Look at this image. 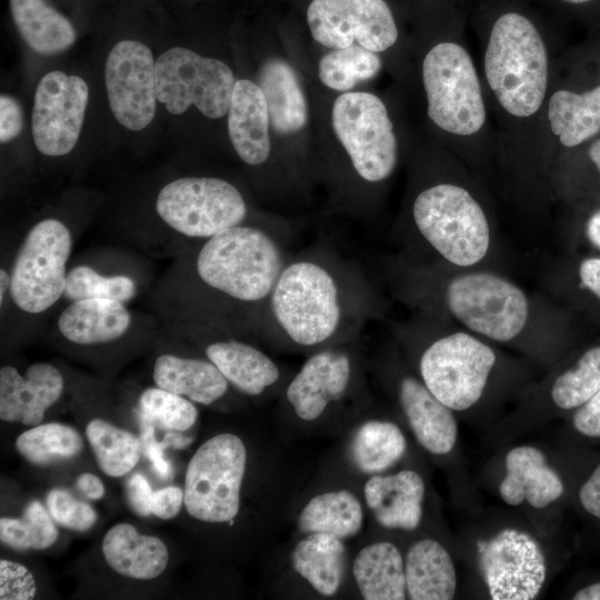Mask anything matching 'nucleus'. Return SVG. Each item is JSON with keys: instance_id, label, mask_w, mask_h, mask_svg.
Wrapping results in <instances>:
<instances>
[{"instance_id": "36", "label": "nucleus", "mask_w": 600, "mask_h": 600, "mask_svg": "<svg viewBox=\"0 0 600 600\" xmlns=\"http://www.w3.org/2000/svg\"><path fill=\"white\" fill-rule=\"evenodd\" d=\"M82 446L76 429L57 422L34 426L16 440L17 451L30 463L39 466L73 458Z\"/></svg>"}, {"instance_id": "42", "label": "nucleus", "mask_w": 600, "mask_h": 600, "mask_svg": "<svg viewBox=\"0 0 600 600\" xmlns=\"http://www.w3.org/2000/svg\"><path fill=\"white\" fill-rule=\"evenodd\" d=\"M47 506L58 524L76 531H86L97 521L96 510L88 503L76 499L63 489H52L47 494Z\"/></svg>"}, {"instance_id": "37", "label": "nucleus", "mask_w": 600, "mask_h": 600, "mask_svg": "<svg viewBox=\"0 0 600 600\" xmlns=\"http://www.w3.org/2000/svg\"><path fill=\"white\" fill-rule=\"evenodd\" d=\"M380 68L381 61L376 52L354 43L323 56L318 73L328 88L348 91L358 82L373 78Z\"/></svg>"}, {"instance_id": "1", "label": "nucleus", "mask_w": 600, "mask_h": 600, "mask_svg": "<svg viewBox=\"0 0 600 600\" xmlns=\"http://www.w3.org/2000/svg\"><path fill=\"white\" fill-rule=\"evenodd\" d=\"M372 286L354 264L317 246L287 260L267 303V329L300 347L346 339L380 312Z\"/></svg>"}, {"instance_id": "38", "label": "nucleus", "mask_w": 600, "mask_h": 600, "mask_svg": "<svg viewBox=\"0 0 600 600\" xmlns=\"http://www.w3.org/2000/svg\"><path fill=\"white\" fill-rule=\"evenodd\" d=\"M600 390V346L588 349L570 369L556 377L550 387L553 404L577 409Z\"/></svg>"}, {"instance_id": "32", "label": "nucleus", "mask_w": 600, "mask_h": 600, "mask_svg": "<svg viewBox=\"0 0 600 600\" xmlns=\"http://www.w3.org/2000/svg\"><path fill=\"white\" fill-rule=\"evenodd\" d=\"M552 132L566 147H576L600 131V86L576 93L556 91L549 101Z\"/></svg>"}, {"instance_id": "5", "label": "nucleus", "mask_w": 600, "mask_h": 600, "mask_svg": "<svg viewBox=\"0 0 600 600\" xmlns=\"http://www.w3.org/2000/svg\"><path fill=\"white\" fill-rule=\"evenodd\" d=\"M420 237L446 262L468 268L490 248V227L478 201L464 188L439 183L421 191L412 206Z\"/></svg>"}, {"instance_id": "12", "label": "nucleus", "mask_w": 600, "mask_h": 600, "mask_svg": "<svg viewBox=\"0 0 600 600\" xmlns=\"http://www.w3.org/2000/svg\"><path fill=\"white\" fill-rule=\"evenodd\" d=\"M332 127L356 173L386 180L397 164V141L384 103L369 92H346L332 107Z\"/></svg>"}, {"instance_id": "3", "label": "nucleus", "mask_w": 600, "mask_h": 600, "mask_svg": "<svg viewBox=\"0 0 600 600\" xmlns=\"http://www.w3.org/2000/svg\"><path fill=\"white\" fill-rule=\"evenodd\" d=\"M287 260L276 237L261 228L239 224L206 240L196 270L208 288L236 301L260 304L266 313Z\"/></svg>"}, {"instance_id": "21", "label": "nucleus", "mask_w": 600, "mask_h": 600, "mask_svg": "<svg viewBox=\"0 0 600 600\" xmlns=\"http://www.w3.org/2000/svg\"><path fill=\"white\" fill-rule=\"evenodd\" d=\"M426 487L413 470L373 474L363 488L364 500L377 522L387 529L411 531L422 518Z\"/></svg>"}, {"instance_id": "24", "label": "nucleus", "mask_w": 600, "mask_h": 600, "mask_svg": "<svg viewBox=\"0 0 600 600\" xmlns=\"http://www.w3.org/2000/svg\"><path fill=\"white\" fill-rule=\"evenodd\" d=\"M131 326V314L123 302L110 299H83L71 302L59 316L58 328L78 344L111 342Z\"/></svg>"}, {"instance_id": "50", "label": "nucleus", "mask_w": 600, "mask_h": 600, "mask_svg": "<svg viewBox=\"0 0 600 600\" xmlns=\"http://www.w3.org/2000/svg\"><path fill=\"white\" fill-rule=\"evenodd\" d=\"M582 284L600 299V258L583 260L579 267Z\"/></svg>"}, {"instance_id": "7", "label": "nucleus", "mask_w": 600, "mask_h": 600, "mask_svg": "<svg viewBox=\"0 0 600 600\" xmlns=\"http://www.w3.org/2000/svg\"><path fill=\"white\" fill-rule=\"evenodd\" d=\"M493 349L466 331L433 339L419 359L426 387L453 411L473 407L482 397L496 366Z\"/></svg>"}, {"instance_id": "57", "label": "nucleus", "mask_w": 600, "mask_h": 600, "mask_svg": "<svg viewBox=\"0 0 600 600\" xmlns=\"http://www.w3.org/2000/svg\"><path fill=\"white\" fill-rule=\"evenodd\" d=\"M566 2H569V3H583V2H588L590 0H563Z\"/></svg>"}, {"instance_id": "51", "label": "nucleus", "mask_w": 600, "mask_h": 600, "mask_svg": "<svg viewBox=\"0 0 600 600\" xmlns=\"http://www.w3.org/2000/svg\"><path fill=\"white\" fill-rule=\"evenodd\" d=\"M76 487L87 498L97 500L103 497L104 486L93 473H82L76 480Z\"/></svg>"}, {"instance_id": "27", "label": "nucleus", "mask_w": 600, "mask_h": 600, "mask_svg": "<svg viewBox=\"0 0 600 600\" xmlns=\"http://www.w3.org/2000/svg\"><path fill=\"white\" fill-rule=\"evenodd\" d=\"M156 386L201 403L211 404L228 390V380L208 359L160 356L153 366Z\"/></svg>"}, {"instance_id": "19", "label": "nucleus", "mask_w": 600, "mask_h": 600, "mask_svg": "<svg viewBox=\"0 0 600 600\" xmlns=\"http://www.w3.org/2000/svg\"><path fill=\"white\" fill-rule=\"evenodd\" d=\"M397 394L418 442L433 454L452 451L458 439L453 410L441 402L421 379L410 374L400 378Z\"/></svg>"}, {"instance_id": "49", "label": "nucleus", "mask_w": 600, "mask_h": 600, "mask_svg": "<svg viewBox=\"0 0 600 600\" xmlns=\"http://www.w3.org/2000/svg\"><path fill=\"white\" fill-rule=\"evenodd\" d=\"M579 501L589 514L600 520V463L581 486Z\"/></svg>"}, {"instance_id": "6", "label": "nucleus", "mask_w": 600, "mask_h": 600, "mask_svg": "<svg viewBox=\"0 0 600 600\" xmlns=\"http://www.w3.org/2000/svg\"><path fill=\"white\" fill-rule=\"evenodd\" d=\"M422 79L428 116L442 130L470 136L486 121L478 76L469 53L453 42L434 46L424 57Z\"/></svg>"}, {"instance_id": "34", "label": "nucleus", "mask_w": 600, "mask_h": 600, "mask_svg": "<svg viewBox=\"0 0 600 600\" xmlns=\"http://www.w3.org/2000/svg\"><path fill=\"white\" fill-rule=\"evenodd\" d=\"M407 450L401 429L391 421L370 420L356 431L350 454L363 473L379 474L398 462Z\"/></svg>"}, {"instance_id": "25", "label": "nucleus", "mask_w": 600, "mask_h": 600, "mask_svg": "<svg viewBox=\"0 0 600 600\" xmlns=\"http://www.w3.org/2000/svg\"><path fill=\"white\" fill-rule=\"evenodd\" d=\"M207 358L240 392L259 396L280 378L272 359L252 344L236 340H217L206 347Z\"/></svg>"}, {"instance_id": "56", "label": "nucleus", "mask_w": 600, "mask_h": 600, "mask_svg": "<svg viewBox=\"0 0 600 600\" xmlns=\"http://www.w3.org/2000/svg\"><path fill=\"white\" fill-rule=\"evenodd\" d=\"M589 157L592 160V162L596 164L599 173H600V140H597L592 143V146L589 149Z\"/></svg>"}, {"instance_id": "47", "label": "nucleus", "mask_w": 600, "mask_h": 600, "mask_svg": "<svg viewBox=\"0 0 600 600\" xmlns=\"http://www.w3.org/2000/svg\"><path fill=\"white\" fill-rule=\"evenodd\" d=\"M184 503L182 489L176 486L157 490L152 494L151 513L160 519H171L178 514Z\"/></svg>"}, {"instance_id": "10", "label": "nucleus", "mask_w": 600, "mask_h": 600, "mask_svg": "<svg viewBox=\"0 0 600 600\" xmlns=\"http://www.w3.org/2000/svg\"><path fill=\"white\" fill-rule=\"evenodd\" d=\"M71 247V234L59 220L44 219L29 230L10 274V297L19 309L40 313L62 297Z\"/></svg>"}, {"instance_id": "39", "label": "nucleus", "mask_w": 600, "mask_h": 600, "mask_svg": "<svg viewBox=\"0 0 600 600\" xmlns=\"http://www.w3.org/2000/svg\"><path fill=\"white\" fill-rule=\"evenodd\" d=\"M58 537L52 517L38 501L28 503L21 518L0 519L1 542L18 551L47 549Z\"/></svg>"}, {"instance_id": "20", "label": "nucleus", "mask_w": 600, "mask_h": 600, "mask_svg": "<svg viewBox=\"0 0 600 600\" xmlns=\"http://www.w3.org/2000/svg\"><path fill=\"white\" fill-rule=\"evenodd\" d=\"M506 476L499 486L501 499L510 506L527 501L543 509L557 501L564 491L559 474L548 464L541 450L532 446H518L508 451Z\"/></svg>"}, {"instance_id": "30", "label": "nucleus", "mask_w": 600, "mask_h": 600, "mask_svg": "<svg viewBox=\"0 0 600 600\" xmlns=\"http://www.w3.org/2000/svg\"><path fill=\"white\" fill-rule=\"evenodd\" d=\"M291 564L317 592L333 596L342 581L346 547L334 536L309 533L293 548Z\"/></svg>"}, {"instance_id": "8", "label": "nucleus", "mask_w": 600, "mask_h": 600, "mask_svg": "<svg viewBox=\"0 0 600 600\" xmlns=\"http://www.w3.org/2000/svg\"><path fill=\"white\" fill-rule=\"evenodd\" d=\"M247 450L232 433L203 442L189 461L184 480V507L192 518L211 523L232 521L240 504Z\"/></svg>"}, {"instance_id": "40", "label": "nucleus", "mask_w": 600, "mask_h": 600, "mask_svg": "<svg viewBox=\"0 0 600 600\" xmlns=\"http://www.w3.org/2000/svg\"><path fill=\"white\" fill-rule=\"evenodd\" d=\"M137 292L134 281L127 276L104 277L87 266H78L67 273L62 297L71 302L83 299L131 300Z\"/></svg>"}, {"instance_id": "55", "label": "nucleus", "mask_w": 600, "mask_h": 600, "mask_svg": "<svg viewBox=\"0 0 600 600\" xmlns=\"http://www.w3.org/2000/svg\"><path fill=\"white\" fill-rule=\"evenodd\" d=\"M10 289V276L9 273L1 269L0 270V303L3 302L4 293Z\"/></svg>"}, {"instance_id": "2", "label": "nucleus", "mask_w": 600, "mask_h": 600, "mask_svg": "<svg viewBox=\"0 0 600 600\" xmlns=\"http://www.w3.org/2000/svg\"><path fill=\"white\" fill-rule=\"evenodd\" d=\"M440 282L411 278L404 291L424 309H444L466 329L492 341L510 342L527 328L530 300L511 280L490 271H469Z\"/></svg>"}, {"instance_id": "53", "label": "nucleus", "mask_w": 600, "mask_h": 600, "mask_svg": "<svg viewBox=\"0 0 600 600\" xmlns=\"http://www.w3.org/2000/svg\"><path fill=\"white\" fill-rule=\"evenodd\" d=\"M574 600H600V581L579 589L572 597Z\"/></svg>"}, {"instance_id": "22", "label": "nucleus", "mask_w": 600, "mask_h": 600, "mask_svg": "<svg viewBox=\"0 0 600 600\" xmlns=\"http://www.w3.org/2000/svg\"><path fill=\"white\" fill-rule=\"evenodd\" d=\"M270 117L259 84L250 80L236 82L228 109L231 143L243 162L259 166L270 156Z\"/></svg>"}, {"instance_id": "46", "label": "nucleus", "mask_w": 600, "mask_h": 600, "mask_svg": "<svg viewBox=\"0 0 600 600\" xmlns=\"http://www.w3.org/2000/svg\"><path fill=\"white\" fill-rule=\"evenodd\" d=\"M22 110L20 103L12 97H0V141L9 142L18 137L22 129Z\"/></svg>"}, {"instance_id": "41", "label": "nucleus", "mask_w": 600, "mask_h": 600, "mask_svg": "<svg viewBox=\"0 0 600 600\" xmlns=\"http://www.w3.org/2000/svg\"><path fill=\"white\" fill-rule=\"evenodd\" d=\"M140 418L167 430L186 431L190 429L198 411L190 399L168 390L146 389L139 398Z\"/></svg>"}, {"instance_id": "4", "label": "nucleus", "mask_w": 600, "mask_h": 600, "mask_svg": "<svg viewBox=\"0 0 600 600\" xmlns=\"http://www.w3.org/2000/svg\"><path fill=\"white\" fill-rule=\"evenodd\" d=\"M488 83L502 108L526 118L538 111L548 83V57L533 23L509 12L493 24L484 54Z\"/></svg>"}, {"instance_id": "9", "label": "nucleus", "mask_w": 600, "mask_h": 600, "mask_svg": "<svg viewBox=\"0 0 600 600\" xmlns=\"http://www.w3.org/2000/svg\"><path fill=\"white\" fill-rule=\"evenodd\" d=\"M159 217L189 238L209 239L242 224L247 204L230 182L211 177H184L166 184L156 202Z\"/></svg>"}, {"instance_id": "16", "label": "nucleus", "mask_w": 600, "mask_h": 600, "mask_svg": "<svg viewBox=\"0 0 600 600\" xmlns=\"http://www.w3.org/2000/svg\"><path fill=\"white\" fill-rule=\"evenodd\" d=\"M88 97V86L78 76L51 71L40 79L32 109V137L41 153L58 157L73 149Z\"/></svg>"}, {"instance_id": "18", "label": "nucleus", "mask_w": 600, "mask_h": 600, "mask_svg": "<svg viewBox=\"0 0 600 600\" xmlns=\"http://www.w3.org/2000/svg\"><path fill=\"white\" fill-rule=\"evenodd\" d=\"M63 378L52 364H31L26 376L13 367L0 370V418L8 422L38 426L46 410L61 396Z\"/></svg>"}, {"instance_id": "48", "label": "nucleus", "mask_w": 600, "mask_h": 600, "mask_svg": "<svg viewBox=\"0 0 600 600\" xmlns=\"http://www.w3.org/2000/svg\"><path fill=\"white\" fill-rule=\"evenodd\" d=\"M128 499L136 513L147 517L151 514L153 491L141 473H134L127 483Z\"/></svg>"}, {"instance_id": "54", "label": "nucleus", "mask_w": 600, "mask_h": 600, "mask_svg": "<svg viewBox=\"0 0 600 600\" xmlns=\"http://www.w3.org/2000/svg\"><path fill=\"white\" fill-rule=\"evenodd\" d=\"M192 441L190 438L181 437L176 433H170L166 437V439L162 441L164 447L172 446L174 448H184L189 446V443Z\"/></svg>"}, {"instance_id": "45", "label": "nucleus", "mask_w": 600, "mask_h": 600, "mask_svg": "<svg viewBox=\"0 0 600 600\" xmlns=\"http://www.w3.org/2000/svg\"><path fill=\"white\" fill-rule=\"evenodd\" d=\"M572 424L582 436L600 438V390L577 408Z\"/></svg>"}, {"instance_id": "14", "label": "nucleus", "mask_w": 600, "mask_h": 600, "mask_svg": "<svg viewBox=\"0 0 600 600\" xmlns=\"http://www.w3.org/2000/svg\"><path fill=\"white\" fill-rule=\"evenodd\" d=\"M307 20L313 39L332 49L357 42L380 52L398 38L394 19L383 0H312Z\"/></svg>"}, {"instance_id": "13", "label": "nucleus", "mask_w": 600, "mask_h": 600, "mask_svg": "<svg viewBox=\"0 0 600 600\" xmlns=\"http://www.w3.org/2000/svg\"><path fill=\"white\" fill-rule=\"evenodd\" d=\"M479 568L493 600H532L540 593L547 563L529 533L506 528L477 542Z\"/></svg>"}, {"instance_id": "28", "label": "nucleus", "mask_w": 600, "mask_h": 600, "mask_svg": "<svg viewBox=\"0 0 600 600\" xmlns=\"http://www.w3.org/2000/svg\"><path fill=\"white\" fill-rule=\"evenodd\" d=\"M259 87L267 101L270 124L276 132L289 134L306 126V98L289 63L281 59L266 61L259 72Z\"/></svg>"}, {"instance_id": "11", "label": "nucleus", "mask_w": 600, "mask_h": 600, "mask_svg": "<svg viewBox=\"0 0 600 600\" xmlns=\"http://www.w3.org/2000/svg\"><path fill=\"white\" fill-rule=\"evenodd\" d=\"M234 84L226 63L187 48H171L156 61L157 98L172 114L193 104L207 118H221L228 112Z\"/></svg>"}, {"instance_id": "52", "label": "nucleus", "mask_w": 600, "mask_h": 600, "mask_svg": "<svg viewBox=\"0 0 600 600\" xmlns=\"http://www.w3.org/2000/svg\"><path fill=\"white\" fill-rule=\"evenodd\" d=\"M587 236L589 240L600 248V210L594 212L587 223Z\"/></svg>"}, {"instance_id": "44", "label": "nucleus", "mask_w": 600, "mask_h": 600, "mask_svg": "<svg viewBox=\"0 0 600 600\" xmlns=\"http://www.w3.org/2000/svg\"><path fill=\"white\" fill-rule=\"evenodd\" d=\"M142 424L141 430V443L144 456L150 460L154 472L159 478L167 480L172 474V468L170 462L166 459L163 449L166 448L162 442H158L154 439V432L152 423L140 419Z\"/></svg>"}, {"instance_id": "43", "label": "nucleus", "mask_w": 600, "mask_h": 600, "mask_svg": "<svg viewBox=\"0 0 600 600\" xmlns=\"http://www.w3.org/2000/svg\"><path fill=\"white\" fill-rule=\"evenodd\" d=\"M37 584L32 573L22 564L0 560V599L29 600L36 596Z\"/></svg>"}, {"instance_id": "29", "label": "nucleus", "mask_w": 600, "mask_h": 600, "mask_svg": "<svg viewBox=\"0 0 600 600\" xmlns=\"http://www.w3.org/2000/svg\"><path fill=\"white\" fill-rule=\"evenodd\" d=\"M353 577L366 600H402L407 597L404 560L391 542H374L354 558Z\"/></svg>"}, {"instance_id": "15", "label": "nucleus", "mask_w": 600, "mask_h": 600, "mask_svg": "<svg viewBox=\"0 0 600 600\" xmlns=\"http://www.w3.org/2000/svg\"><path fill=\"white\" fill-rule=\"evenodd\" d=\"M110 109L123 127L139 131L157 108L156 62L146 44L122 40L110 50L104 69Z\"/></svg>"}, {"instance_id": "31", "label": "nucleus", "mask_w": 600, "mask_h": 600, "mask_svg": "<svg viewBox=\"0 0 600 600\" xmlns=\"http://www.w3.org/2000/svg\"><path fill=\"white\" fill-rule=\"evenodd\" d=\"M10 10L21 38L36 52L56 54L73 44V26L46 0H10Z\"/></svg>"}, {"instance_id": "23", "label": "nucleus", "mask_w": 600, "mask_h": 600, "mask_svg": "<svg viewBox=\"0 0 600 600\" xmlns=\"http://www.w3.org/2000/svg\"><path fill=\"white\" fill-rule=\"evenodd\" d=\"M102 553L116 572L139 580H150L167 568L168 549L157 537L141 534L129 523H118L102 540Z\"/></svg>"}, {"instance_id": "26", "label": "nucleus", "mask_w": 600, "mask_h": 600, "mask_svg": "<svg viewBox=\"0 0 600 600\" xmlns=\"http://www.w3.org/2000/svg\"><path fill=\"white\" fill-rule=\"evenodd\" d=\"M407 596L412 600H450L457 590V573L448 550L437 540L421 539L404 560Z\"/></svg>"}, {"instance_id": "33", "label": "nucleus", "mask_w": 600, "mask_h": 600, "mask_svg": "<svg viewBox=\"0 0 600 600\" xmlns=\"http://www.w3.org/2000/svg\"><path fill=\"white\" fill-rule=\"evenodd\" d=\"M363 511L358 498L348 490L313 497L301 510L298 528L303 533H326L341 540L359 533Z\"/></svg>"}, {"instance_id": "35", "label": "nucleus", "mask_w": 600, "mask_h": 600, "mask_svg": "<svg viewBox=\"0 0 600 600\" xmlns=\"http://www.w3.org/2000/svg\"><path fill=\"white\" fill-rule=\"evenodd\" d=\"M86 436L99 468L109 477H121L139 461L142 443L134 434L101 419L91 420Z\"/></svg>"}, {"instance_id": "17", "label": "nucleus", "mask_w": 600, "mask_h": 600, "mask_svg": "<svg viewBox=\"0 0 600 600\" xmlns=\"http://www.w3.org/2000/svg\"><path fill=\"white\" fill-rule=\"evenodd\" d=\"M351 378L350 354L342 349L324 348L304 361L289 382L286 398L301 420L312 421L344 396Z\"/></svg>"}]
</instances>
